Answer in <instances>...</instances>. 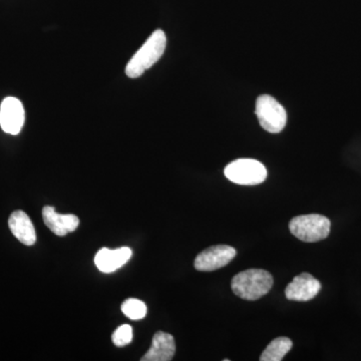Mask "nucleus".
Returning a JSON list of instances; mask_svg holds the SVG:
<instances>
[{
  "instance_id": "9",
  "label": "nucleus",
  "mask_w": 361,
  "mask_h": 361,
  "mask_svg": "<svg viewBox=\"0 0 361 361\" xmlns=\"http://www.w3.org/2000/svg\"><path fill=\"white\" fill-rule=\"evenodd\" d=\"M42 218L47 227L59 237L66 236L68 233L75 231L80 225V219L77 216L71 214H59L56 209L51 206H45L42 209Z\"/></svg>"
},
{
  "instance_id": "2",
  "label": "nucleus",
  "mask_w": 361,
  "mask_h": 361,
  "mask_svg": "<svg viewBox=\"0 0 361 361\" xmlns=\"http://www.w3.org/2000/svg\"><path fill=\"white\" fill-rule=\"evenodd\" d=\"M273 286V277L268 271L248 269L233 277V292L244 300L254 301L266 295Z\"/></svg>"
},
{
  "instance_id": "12",
  "label": "nucleus",
  "mask_w": 361,
  "mask_h": 361,
  "mask_svg": "<svg viewBox=\"0 0 361 361\" xmlns=\"http://www.w3.org/2000/svg\"><path fill=\"white\" fill-rule=\"evenodd\" d=\"M9 229L18 241L26 246H32L37 241V233L32 220L23 211H16L8 220Z\"/></svg>"
},
{
  "instance_id": "4",
  "label": "nucleus",
  "mask_w": 361,
  "mask_h": 361,
  "mask_svg": "<svg viewBox=\"0 0 361 361\" xmlns=\"http://www.w3.org/2000/svg\"><path fill=\"white\" fill-rule=\"evenodd\" d=\"M224 174L228 180L243 186H255L264 182L267 178L265 166L253 159H239L225 168Z\"/></svg>"
},
{
  "instance_id": "7",
  "label": "nucleus",
  "mask_w": 361,
  "mask_h": 361,
  "mask_svg": "<svg viewBox=\"0 0 361 361\" xmlns=\"http://www.w3.org/2000/svg\"><path fill=\"white\" fill-rule=\"evenodd\" d=\"M25 113L23 104L16 97H8L0 106V126L7 134H20L25 125Z\"/></svg>"
},
{
  "instance_id": "14",
  "label": "nucleus",
  "mask_w": 361,
  "mask_h": 361,
  "mask_svg": "<svg viewBox=\"0 0 361 361\" xmlns=\"http://www.w3.org/2000/svg\"><path fill=\"white\" fill-rule=\"evenodd\" d=\"M122 311L130 319L140 320L146 316L147 306L139 299L129 298L122 304Z\"/></svg>"
},
{
  "instance_id": "5",
  "label": "nucleus",
  "mask_w": 361,
  "mask_h": 361,
  "mask_svg": "<svg viewBox=\"0 0 361 361\" xmlns=\"http://www.w3.org/2000/svg\"><path fill=\"white\" fill-rule=\"evenodd\" d=\"M255 114L261 127L271 134H278L284 130L287 123V114L273 97H259L256 101Z\"/></svg>"
},
{
  "instance_id": "6",
  "label": "nucleus",
  "mask_w": 361,
  "mask_h": 361,
  "mask_svg": "<svg viewBox=\"0 0 361 361\" xmlns=\"http://www.w3.org/2000/svg\"><path fill=\"white\" fill-rule=\"evenodd\" d=\"M235 248L228 245H215L202 251L196 259L194 266L198 271L210 272L225 267L236 256Z\"/></svg>"
},
{
  "instance_id": "13",
  "label": "nucleus",
  "mask_w": 361,
  "mask_h": 361,
  "mask_svg": "<svg viewBox=\"0 0 361 361\" xmlns=\"http://www.w3.org/2000/svg\"><path fill=\"white\" fill-rule=\"evenodd\" d=\"M292 348L291 339L278 337L268 344L260 356L261 361H281Z\"/></svg>"
},
{
  "instance_id": "3",
  "label": "nucleus",
  "mask_w": 361,
  "mask_h": 361,
  "mask_svg": "<svg viewBox=\"0 0 361 361\" xmlns=\"http://www.w3.org/2000/svg\"><path fill=\"white\" fill-rule=\"evenodd\" d=\"M331 223L329 218L319 214L297 216L289 223V229L297 239L313 243L326 238Z\"/></svg>"
},
{
  "instance_id": "15",
  "label": "nucleus",
  "mask_w": 361,
  "mask_h": 361,
  "mask_svg": "<svg viewBox=\"0 0 361 361\" xmlns=\"http://www.w3.org/2000/svg\"><path fill=\"white\" fill-rule=\"evenodd\" d=\"M133 339V329L130 325L123 324L122 326L116 329V331L114 332L111 336V341L118 348H123V346L128 345L132 342Z\"/></svg>"
},
{
  "instance_id": "8",
  "label": "nucleus",
  "mask_w": 361,
  "mask_h": 361,
  "mask_svg": "<svg viewBox=\"0 0 361 361\" xmlns=\"http://www.w3.org/2000/svg\"><path fill=\"white\" fill-rule=\"evenodd\" d=\"M322 289V284L310 273L295 276L285 289V296L292 301H310L314 298Z\"/></svg>"
},
{
  "instance_id": "11",
  "label": "nucleus",
  "mask_w": 361,
  "mask_h": 361,
  "mask_svg": "<svg viewBox=\"0 0 361 361\" xmlns=\"http://www.w3.org/2000/svg\"><path fill=\"white\" fill-rule=\"evenodd\" d=\"M130 256H132V250L128 247H123L116 250L103 248L97 252L94 257V264L102 272L111 273L125 265L130 260Z\"/></svg>"
},
{
  "instance_id": "1",
  "label": "nucleus",
  "mask_w": 361,
  "mask_h": 361,
  "mask_svg": "<svg viewBox=\"0 0 361 361\" xmlns=\"http://www.w3.org/2000/svg\"><path fill=\"white\" fill-rule=\"evenodd\" d=\"M167 45V37L161 30H157L135 52L126 66V75L130 78H137L144 75L161 58Z\"/></svg>"
},
{
  "instance_id": "10",
  "label": "nucleus",
  "mask_w": 361,
  "mask_h": 361,
  "mask_svg": "<svg viewBox=\"0 0 361 361\" xmlns=\"http://www.w3.org/2000/svg\"><path fill=\"white\" fill-rule=\"evenodd\" d=\"M176 353L175 339L167 332L158 331L153 337L151 348L142 361H170Z\"/></svg>"
}]
</instances>
